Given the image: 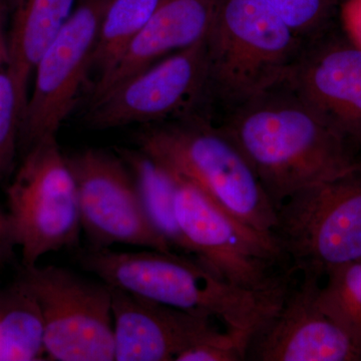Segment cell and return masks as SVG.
Returning a JSON list of instances; mask_svg holds the SVG:
<instances>
[{
  "label": "cell",
  "mask_w": 361,
  "mask_h": 361,
  "mask_svg": "<svg viewBox=\"0 0 361 361\" xmlns=\"http://www.w3.org/2000/svg\"><path fill=\"white\" fill-rule=\"evenodd\" d=\"M220 127L246 157L276 210L297 192L361 167L357 149L285 80L227 111Z\"/></svg>",
  "instance_id": "obj_1"
},
{
  "label": "cell",
  "mask_w": 361,
  "mask_h": 361,
  "mask_svg": "<svg viewBox=\"0 0 361 361\" xmlns=\"http://www.w3.org/2000/svg\"><path fill=\"white\" fill-rule=\"evenodd\" d=\"M85 270L114 288L154 302L216 318L226 329L254 334L279 310L289 287L274 293L239 288L196 258L149 249L118 252L89 248L78 252Z\"/></svg>",
  "instance_id": "obj_2"
},
{
  "label": "cell",
  "mask_w": 361,
  "mask_h": 361,
  "mask_svg": "<svg viewBox=\"0 0 361 361\" xmlns=\"http://www.w3.org/2000/svg\"><path fill=\"white\" fill-rule=\"evenodd\" d=\"M137 142L149 158L198 187L233 217L259 231H274L276 208L246 157L221 127L187 116L148 125Z\"/></svg>",
  "instance_id": "obj_3"
},
{
  "label": "cell",
  "mask_w": 361,
  "mask_h": 361,
  "mask_svg": "<svg viewBox=\"0 0 361 361\" xmlns=\"http://www.w3.org/2000/svg\"><path fill=\"white\" fill-rule=\"evenodd\" d=\"M305 42L262 0H220L207 37L208 96L229 111L283 82Z\"/></svg>",
  "instance_id": "obj_4"
},
{
  "label": "cell",
  "mask_w": 361,
  "mask_h": 361,
  "mask_svg": "<svg viewBox=\"0 0 361 361\" xmlns=\"http://www.w3.org/2000/svg\"><path fill=\"white\" fill-rule=\"evenodd\" d=\"M171 174L176 184V216L194 258L246 290L274 293L291 284L296 271H281L291 262L274 232L259 231L241 222L189 180Z\"/></svg>",
  "instance_id": "obj_5"
},
{
  "label": "cell",
  "mask_w": 361,
  "mask_h": 361,
  "mask_svg": "<svg viewBox=\"0 0 361 361\" xmlns=\"http://www.w3.org/2000/svg\"><path fill=\"white\" fill-rule=\"evenodd\" d=\"M7 207L21 266L80 243V205L75 177L56 135L23 154L6 190Z\"/></svg>",
  "instance_id": "obj_6"
},
{
  "label": "cell",
  "mask_w": 361,
  "mask_h": 361,
  "mask_svg": "<svg viewBox=\"0 0 361 361\" xmlns=\"http://www.w3.org/2000/svg\"><path fill=\"white\" fill-rule=\"evenodd\" d=\"M275 235L296 271L361 260V167L305 188L277 210Z\"/></svg>",
  "instance_id": "obj_7"
},
{
  "label": "cell",
  "mask_w": 361,
  "mask_h": 361,
  "mask_svg": "<svg viewBox=\"0 0 361 361\" xmlns=\"http://www.w3.org/2000/svg\"><path fill=\"white\" fill-rule=\"evenodd\" d=\"M16 279L42 311L47 360H115L108 284L56 265L21 266Z\"/></svg>",
  "instance_id": "obj_8"
},
{
  "label": "cell",
  "mask_w": 361,
  "mask_h": 361,
  "mask_svg": "<svg viewBox=\"0 0 361 361\" xmlns=\"http://www.w3.org/2000/svg\"><path fill=\"white\" fill-rule=\"evenodd\" d=\"M108 0H78L70 20L42 54L33 73L20 135L23 154L56 133L77 104L92 73L99 23Z\"/></svg>",
  "instance_id": "obj_9"
},
{
  "label": "cell",
  "mask_w": 361,
  "mask_h": 361,
  "mask_svg": "<svg viewBox=\"0 0 361 361\" xmlns=\"http://www.w3.org/2000/svg\"><path fill=\"white\" fill-rule=\"evenodd\" d=\"M208 97L207 37L157 61L90 102L85 122L96 130L163 123Z\"/></svg>",
  "instance_id": "obj_10"
},
{
  "label": "cell",
  "mask_w": 361,
  "mask_h": 361,
  "mask_svg": "<svg viewBox=\"0 0 361 361\" xmlns=\"http://www.w3.org/2000/svg\"><path fill=\"white\" fill-rule=\"evenodd\" d=\"M66 158L77 185L80 223L90 247L123 244L174 251L149 223L122 157L87 149Z\"/></svg>",
  "instance_id": "obj_11"
},
{
  "label": "cell",
  "mask_w": 361,
  "mask_h": 361,
  "mask_svg": "<svg viewBox=\"0 0 361 361\" xmlns=\"http://www.w3.org/2000/svg\"><path fill=\"white\" fill-rule=\"evenodd\" d=\"M279 310L253 334L247 360L361 361V348L318 303L322 275L300 271Z\"/></svg>",
  "instance_id": "obj_12"
},
{
  "label": "cell",
  "mask_w": 361,
  "mask_h": 361,
  "mask_svg": "<svg viewBox=\"0 0 361 361\" xmlns=\"http://www.w3.org/2000/svg\"><path fill=\"white\" fill-rule=\"evenodd\" d=\"M285 82L356 149H361V49L324 35L306 42Z\"/></svg>",
  "instance_id": "obj_13"
},
{
  "label": "cell",
  "mask_w": 361,
  "mask_h": 361,
  "mask_svg": "<svg viewBox=\"0 0 361 361\" xmlns=\"http://www.w3.org/2000/svg\"><path fill=\"white\" fill-rule=\"evenodd\" d=\"M111 290L116 361H176L218 332L212 318Z\"/></svg>",
  "instance_id": "obj_14"
},
{
  "label": "cell",
  "mask_w": 361,
  "mask_h": 361,
  "mask_svg": "<svg viewBox=\"0 0 361 361\" xmlns=\"http://www.w3.org/2000/svg\"><path fill=\"white\" fill-rule=\"evenodd\" d=\"M219 2L220 0H161L155 13L118 63L97 78L90 102L157 61L206 39Z\"/></svg>",
  "instance_id": "obj_15"
},
{
  "label": "cell",
  "mask_w": 361,
  "mask_h": 361,
  "mask_svg": "<svg viewBox=\"0 0 361 361\" xmlns=\"http://www.w3.org/2000/svg\"><path fill=\"white\" fill-rule=\"evenodd\" d=\"M77 4L78 0H11L7 70L25 110L35 66Z\"/></svg>",
  "instance_id": "obj_16"
},
{
  "label": "cell",
  "mask_w": 361,
  "mask_h": 361,
  "mask_svg": "<svg viewBox=\"0 0 361 361\" xmlns=\"http://www.w3.org/2000/svg\"><path fill=\"white\" fill-rule=\"evenodd\" d=\"M129 167L147 217L173 250L191 254L176 216L174 177L141 149H118Z\"/></svg>",
  "instance_id": "obj_17"
},
{
  "label": "cell",
  "mask_w": 361,
  "mask_h": 361,
  "mask_svg": "<svg viewBox=\"0 0 361 361\" xmlns=\"http://www.w3.org/2000/svg\"><path fill=\"white\" fill-rule=\"evenodd\" d=\"M47 360L42 311L30 291L16 279L4 287L0 361Z\"/></svg>",
  "instance_id": "obj_18"
},
{
  "label": "cell",
  "mask_w": 361,
  "mask_h": 361,
  "mask_svg": "<svg viewBox=\"0 0 361 361\" xmlns=\"http://www.w3.org/2000/svg\"><path fill=\"white\" fill-rule=\"evenodd\" d=\"M161 0H108L99 32L92 71L97 77L111 70L130 42L141 32Z\"/></svg>",
  "instance_id": "obj_19"
},
{
  "label": "cell",
  "mask_w": 361,
  "mask_h": 361,
  "mask_svg": "<svg viewBox=\"0 0 361 361\" xmlns=\"http://www.w3.org/2000/svg\"><path fill=\"white\" fill-rule=\"evenodd\" d=\"M318 303L361 348V260L327 271Z\"/></svg>",
  "instance_id": "obj_20"
},
{
  "label": "cell",
  "mask_w": 361,
  "mask_h": 361,
  "mask_svg": "<svg viewBox=\"0 0 361 361\" xmlns=\"http://www.w3.org/2000/svg\"><path fill=\"white\" fill-rule=\"evenodd\" d=\"M23 111L11 73L0 68V184L16 172Z\"/></svg>",
  "instance_id": "obj_21"
},
{
  "label": "cell",
  "mask_w": 361,
  "mask_h": 361,
  "mask_svg": "<svg viewBox=\"0 0 361 361\" xmlns=\"http://www.w3.org/2000/svg\"><path fill=\"white\" fill-rule=\"evenodd\" d=\"M304 42L325 35L343 0H262Z\"/></svg>",
  "instance_id": "obj_22"
},
{
  "label": "cell",
  "mask_w": 361,
  "mask_h": 361,
  "mask_svg": "<svg viewBox=\"0 0 361 361\" xmlns=\"http://www.w3.org/2000/svg\"><path fill=\"white\" fill-rule=\"evenodd\" d=\"M253 334L239 330L218 331L180 353L176 361H243Z\"/></svg>",
  "instance_id": "obj_23"
},
{
  "label": "cell",
  "mask_w": 361,
  "mask_h": 361,
  "mask_svg": "<svg viewBox=\"0 0 361 361\" xmlns=\"http://www.w3.org/2000/svg\"><path fill=\"white\" fill-rule=\"evenodd\" d=\"M339 16L346 39L361 49V0H343Z\"/></svg>",
  "instance_id": "obj_24"
},
{
  "label": "cell",
  "mask_w": 361,
  "mask_h": 361,
  "mask_svg": "<svg viewBox=\"0 0 361 361\" xmlns=\"http://www.w3.org/2000/svg\"><path fill=\"white\" fill-rule=\"evenodd\" d=\"M18 248L8 213L0 208V269L11 264Z\"/></svg>",
  "instance_id": "obj_25"
},
{
  "label": "cell",
  "mask_w": 361,
  "mask_h": 361,
  "mask_svg": "<svg viewBox=\"0 0 361 361\" xmlns=\"http://www.w3.org/2000/svg\"><path fill=\"white\" fill-rule=\"evenodd\" d=\"M11 0H0V68L8 65V30Z\"/></svg>",
  "instance_id": "obj_26"
},
{
  "label": "cell",
  "mask_w": 361,
  "mask_h": 361,
  "mask_svg": "<svg viewBox=\"0 0 361 361\" xmlns=\"http://www.w3.org/2000/svg\"><path fill=\"white\" fill-rule=\"evenodd\" d=\"M4 287L0 288V329H1L2 312H4Z\"/></svg>",
  "instance_id": "obj_27"
}]
</instances>
